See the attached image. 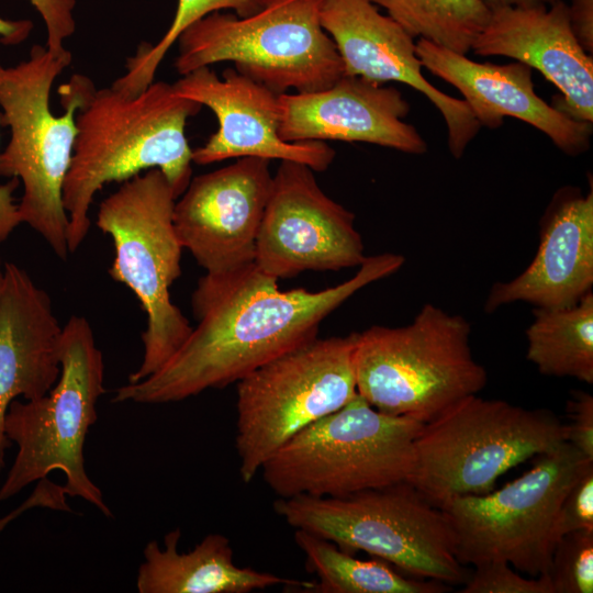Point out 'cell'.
<instances>
[{
	"label": "cell",
	"mask_w": 593,
	"mask_h": 593,
	"mask_svg": "<svg viewBox=\"0 0 593 593\" xmlns=\"http://www.w3.org/2000/svg\"><path fill=\"white\" fill-rule=\"evenodd\" d=\"M471 51L537 69L560 92L552 107L574 121L593 123V58L575 38L563 0L549 7L491 10Z\"/></svg>",
	"instance_id": "obj_18"
},
{
	"label": "cell",
	"mask_w": 593,
	"mask_h": 593,
	"mask_svg": "<svg viewBox=\"0 0 593 593\" xmlns=\"http://www.w3.org/2000/svg\"><path fill=\"white\" fill-rule=\"evenodd\" d=\"M355 343L356 332L316 337L237 382L235 446L244 483L295 434L357 394Z\"/></svg>",
	"instance_id": "obj_12"
},
{
	"label": "cell",
	"mask_w": 593,
	"mask_h": 593,
	"mask_svg": "<svg viewBox=\"0 0 593 593\" xmlns=\"http://www.w3.org/2000/svg\"><path fill=\"white\" fill-rule=\"evenodd\" d=\"M578 530H593V462L571 485L558 512L559 538Z\"/></svg>",
	"instance_id": "obj_29"
},
{
	"label": "cell",
	"mask_w": 593,
	"mask_h": 593,
	"mask_svg": "<svg viewBox=\"0 0 593 593\" xmlns=\"http://www.w3.org/2000/svg\"><path fill=\"white\" fill-rule=\"evenodd\" d=\"M571 30L582 46L592 55L593 52V0H571L568 4Z\"/></svg>",
	"instance_id": "obj_32"
},
{
	"label": "cell",
	"mask_w": 593,
	"mask_h": 593,
	"mask_svg": "<svg viewBox=\"0 0 593 593\" xmlns=\"http://www.w3.org/2000/svg\"><path fill=\"white\" fill-rule=\"evenodd\" d=\"M424 423L385 414L357 393L303 428L261 466L278 497L345 496L406 482Z\"/></svg>",
	"instance_id": "obj_8"
},
{
	"label": "cell",
	"mask_w": 593,
	"mask_h": 593,
	"mask_svg": "<svg viewBox=\"0 0 593 593\" xmlns=\"http://www.w3.org/2000/svg\"><path fill=\"white\" fill-rule=\"evenodd\" d=\"M413 37L467 55L491 10L481 0H369Z\"/></svg>",
	"instance_id": "obj_25"
},
{
	"label": "cell",
	"mask_w": 593,
	"mask_h": 593,
	"mask_svg": "<svg viewBox=\"0 0 593 593\" xmlns=\"http://www.w3.org/2000/svg\"><path fill=\"white\" fill-rule=\"evenodd\" d=\"M470 334L463 316L432 303L405 326L373 325L356 333L357 393L385 414L430 422L486 384Z\"/></svg>",
	"instance_id": "obj_4"
},
{
	"label": "cell",
	"mask_w": 593,
	"mask_h": 593,
	"mask_svg": "<svg viewBox=\"0 0 593 593\" xmlns=\"http://www.w3.org/2000/svg\"><path fill=\"white\" fill-rule=\"evenodd\" d=\"M201 109L166 81L154 80L136 94L111 86L93 89L76 116L77 136L63 187L70 254L85 240L91 204L105 184L157 168L180 197L192 178L186 125Z\"/></svg>",
	"instance_id": "obj_2"
},
{
	"label": "cell",
	"mask_w": 593,
	"mask_h": 593,
	"mask_svg": "<svg viewBox=\"0 0 593 593\" xmlns=\"http://www.w3.org/2000/svg\"><path fill=\"white\" fill-rule=\"evenodd\" d=\"M269 163L258 157L237 158L191 178L176 200L177 237L206 273L225 275L254 262L272 183Z\"/></svg>",
	"instance_id": "obj_14"
},
{
	"label": "cell",
	"mask_w": 593,
	"mask_h": 593,
	"mask_svg": "<svg viewBox=\"0 0 593 593\" xmlns=\"http://www.w3.org/2000/svg\"><path fill=\"white\" fill-rule=\"evenodd\" d=\"M176 44L174 67L180 76L230 61L278 94L315 92L344 75L320 22V0H260L245 16L216 11L184 29Z\"/></svg>",
	"instance_id": "obj_7"
},
{
	"label": "cell",
	"mask_w": 593,
	"mask_h": 593,
	"mask_svg": "<svg viewBox=\"0 0 593 593\" xmlns=\"http://www.w3.org/2000/svg\"><path fill=\"white\" fill-rule=\"evenodd\" d=\"M180 538L176 528L165 535L164 548L156 540L145 546L136 577L139 593H248L276 585L291 591L304 583L238 567L224 535L209 534L187 552L178 551Z\"/></svg>",
	"instance_id": "obj_22"
},
{
	"label": "cell",
	"mask_w": 593,
	"mask_h": 593,
	"mask_svg": "<svg viewBox=\"0 0 593 593\" xmlns=\"http://www.w3.org/2000/svg\"><path fill=\"white\" fill-rule=\"evenodd\" d=\"M71 61L67 48L54 53L35 44L18 64H0L1 125L10 132L0 152V177L19 179L21 224L38 233L63 260L70 254L63 187L77 136L76 116L96 88L88 77L74 75L59 90L64 112L53 113L52 88Z\"/></svg>",
	"instance_id": "obj_3"
},
{
	"label": "cell",
	"mask_w": 593,
	"mask_h": 593,
	"mask_svg": "<svg viewBox=\"0 0 593 593\" xmlns=\"http://www.w3.org/2000/svg\"><path fill=\"white\" fill-rule=\"evenodd\" d=\"M33 29L34 24L29 19L10 20L0 16V44L20 45L30 37Z\"/></svg>",
	"instance_id": "obj_34"
},
{
	"label": "cell",
	"mask_w": 593,
	"mask_h": 593,
	"mask_svg": "<svg viewBox=\"0 0 593 593\" xmlns=\"http://www.w3.org/2000/svg\"><path fill=\"white\" fill-rule=\"evenodd\" d=\"M526 358L544 376L593 383V293L556 309L535 307Z\"/></svg>",
	"instance_id": "obj_24"
},
{
	"label": "cell",
	"mask_w": 593,
	"mask_h": 593,
	"mask_svg": "<svg viewBox=\"0 0 593 593\" xmlns=\"http://www.w3.org/2000/svg\"><path fill=\"white\" fill-rule=\"evenodd\" d=\"M553 593L593 592V530L562 535L546 572Z\"/></svg>",
	"instance_id": "obj_27"
},
{
	"label": "cell",
	"mask_w": 593,
	"mask_h": 593,
	"mask_svg": "<svg viewBox=\"0 0 593 593\" xmlns=\"http://www.w3.org/2000/svg\"><path fill=\"white\" fill-rule=\"evenodd\" d=\"M410 104L394 87L343 75L315 92L279 94V135L294 142H360L423 155L427 143L403 119Z\"/></svg>",
	"instance_id": "obj_17"
},
{
	"label": "cell",
	"mask_w": 593,
	"mask_h": 593,
	"mask_svg": "<svg viewBox=\"0 0 593 593\" xmlns=\"http://www.w3.org/2000/svg\"><path fill=\"white\" fill-rule=\"evenodd\" d=\"M320 22L335 44L344 75L401 82L440 112L450 154L460 158L481 125L465 100L434 87L422 72L414 37L369 0H320Z\"/></svg>",
	"instance_id": "obj_15"
},
{
	"label": "cell",
	"mask_w": 593,
	"mask_h": 593,
	"mask_svg": "<svg viewBox=\"0 0 593 593\" xmlns=\"http://www.w3.org/2000/svg\"><path fill=\"white\" fill-rule=\"evenodd\" d=\"M41 15L46 29V47L65 51V42L76 32V0H27Z\"/></svg>",
	"instance_id": "obj_30"
},
{
	"label": "cell",
	"mask_w": 593,
	"mask_h": 593,
	"mask_svg": "<svg viewBox=\"0 0 593 593\" xmlns=\"http://www.w3.org/2000/svg\"><path fill=\"white\" fill-rule=\"evenodd\" d=\"M3 283H4V266H2L1 258H0V298L3 290Z\"/></svg>",
	"instance_id": "obj_37"
},
{
	"label": "cell",
	"mask_w": 593,
	"mask_h": 593,
	"mask_svg": "<svg viewBox=\"0 0 593 593\" xmlns=\"http://www.w3.org/2000/svg\"><path fill=\"white\" fill-rule=\"evenodd\" d=\"M399 254L367 256L348 280L320 291H281L255 262L205 273L191 296L198 323L153 374L116 389L113 402L165 404L225 388L317 337L321 322L366 286L398 271Z\"/></svg>",
	"instance_id": "obj_1"
},
{
	"label": "cell",
	"mask_w": 593,
	"mask_h": 593,
	"mask_svg": "<svg viewBox=\"0 0 593 593\" xmlns=\"http://www.w3.org/2000/svg\"><path fill=\"white\" fill-rule=\"evenodd\" d=\"M172 85L177 94L209 108L219 123L217 131L192 150L197 165L258 157L292 160L321 172L335 158V150L325 142L283 141L279 135V94L235 68H226L220 77L210 67H202Z\"/></svg>",
	"instance_id": "obj_16"
},
{
	"label": "cell",
	"mask_w": 593,
	"mask_h": 593,
	"mask_svg": "<svg viewBox=\"0 0 593 593\" xmlns=\"http://www.w3.org/2000/svg\"><path fill=\"white\" fill-rule=\"evenodd\" d=\"M593 462L568 441L536 456L532 469L499 490L445 503L456 556L463 566L502 560L533 578L548 570L559 539L561 502Z\"/></svg>",
	"instance_id": "obj_11"
},
{
	"label": "cell",
	"mask_w": 593,
	"mask_h": 593,
	"mask_svg": "<svg viewBox=\"0 0 593 593\" xmlns=\"http://www.w3.org/2000/svg\"><path fill=\"white\" fill-rule=\"evenodd\" d=\"M294 541L304 553L306 568L318 581L306 593H443L448 584L405 577L390 563L376 558L360 560L333 541L295 529Z\"/></svg>",
	"instance_id": "obj_23"
},
{
	"label": "cell",
	"mask_w": 593,
	"mask_h": 593,
	"mask_svg": "<svg viewBox=\"0 0 593 593\" xmlns=\"http://www.w3.org/2000/svg\"><path fill=\"white\" fill-rule=\"evenodd\" d=\"M19 513L13 510L4 517L0 518V533L5 528V526L13 521V518L18 517Z\"/></svg>",
	"instance_id": "obj_36"
},
{
	"label": "cell",
	"mask_w": 593,
	"mask_h": 593,
	"mask_svg": "<svg viewBox=\"0 0 593 593\" xmlns=\"http://www.w3.org/2000/svg\"><path fill=\"white\" fill-rule=\"evenodd\" d=\"M60 366L57 382L45 395L14 400L8 409L4 432L18 451L0 486V502L59 470L67 496L80 497L111 517L85 465L86 437L104 393L103 356L85 316L72 315L63 326Z\"/></svg>",
	"instance_id": "obj_5"
},
{
	"label": "cell",
	"mask_w": 593,
	"mask_h": 593,
	"mask_svg": "<svg viewBox=\"0 0 593 593\" xmlns=\"http://www.w3.org/2000/svg\"><path fill=\"white\" fill-rule=\"evenodd\" d=\"M539 245L530 264L515 278L495 282L485 313L515 302L534 307L571 306L592 292L593 188L557 190L540 220Z\"/></svg>",
	"instance_id": "obj_19"
},
{
	"label": "cell",
	"mask_w": 593,
	"mask_h": 593,
	"mask_svg": "<svg viewBox=\"0 0 593 593\" xmlns=\"http://www.w3.org/2000/svg\"><path fill=\"white\" fill-rule=\"evenodd\" d=\"M490 10L505 7H549L561 0H481Z\"/></svg>",
	"instance_id": "obj_35"
},
{
	"label": "cell",
	"mask_w": 593,
	"mask_h": 593,
	"mask_svg": "<svg viewBox=\"0 0 593 593\" xmlns=\"http://www.w3.org/2000/svg\"><path fill=\"white\" fill-rule=\"evenodd\" d=\"M259 5L260 0H178L166 33L155 44L143 42L136 53L126 58L125 72L111 87L125 94L141 92L155 80L160 63L189 25L216 11L231 10L238 16H245L257 11Z\"/></svg>",
	"instance_id": "obj_26"
},
{
	"label": "cell",
	"mask_w": 593,
	"mask_h": 593,
	"mask_svg": "<svg viewBox=\"0 0 593 593\" xmlns=\"http://www.w3.org/2000/svg\"><path fill=\"white\" fill-rule=\"evenodd\" d=\"M416 53L424 68L460 91L481 126L495 130L511 116L539 130L569 156L590 148L592 124L574 121L541 99L529 66L479 63L424 38L416 42Z\"/></svg>",
	"instance_id": "obj_20"
},
{
	"label": "cell",
	"mask_w": 593,
	"mask_h": 593,
	"mask_svg": "<svg viewBox=\"0 0 593 593\" xmlns=\"http://www.w3.org/2000/svg\"><path fill=\"white\" fill-rule=\"evenodd\" d=\"M314 172L281 160L272 175L254 262L277 280L359 267L367 257L354 213L321 189Z\"/></svg>",
	"instance_id": "obj_13"
},
{
	"label": "cell",
	"mask_w": 593,
	"mask_h": 593,
	"mask_svg": "<svg viewBox=\"0 0 593 593\" xmlns=\"http://www.w3.org/2000/svg\"><path fill=\"white\" fill-rule=\"evenodd\" d=\"M273 510L294 529L366 551L410 577L460 584L469 575L444 512L407 482L337 497H279Z\"/></svg>",
	"instance_id": "obj_9"
},
{
	"label": "cell",
	"mask_w": 593,
	"mask_h": 593,
	"mask_svg": "<svg viewBox=\"0 0 593 593\" xmlns=\"http://www.w3.org/2000/svg\"><path fill=\"white\" fill-rule=\"evenodd\" d=\"M1 125V118H0ZM20 186L16 178L0 184V244L21 224L18 213V202L13 197Z\"/></svg>",
	"instance_id": "obj_33"
},
{
	"label": "cell",
	"mask_w": 593,
	"mask_h": 593,
	"mask_svg": "<svg viewBox=\"0 0 593 593\" xmlns=\"http://www.w3.org/2000/svg\"><path fill=\"white\" fill-rule=\"evenodd\" d=\"M63 326L49 295L27 272L4 264L0 298V472L10 446L4 419L18 396L35 400L45 395L60 376Z\"/></svg>",
	"instance_id": "obj_21"
},
{
	"label": "cell",
	"mask_w": 593,
	"mask_h": 593,
	"mask_svg": "<svg viewBox=\"0 0 593 593\" xmlns=\"http://www.w3.org/2000/svg\"><path fill=\"white\" fill-rule=\"evenodd\" d=\"M474 568L460 593H553L546 573L527 579L502 560L484 562Z\"/></svg>",
	"instance_id": "obj_28"
},
{
	"label": "cell",
	"mask_w": 593,
	"mask_h": 593,
	"mask_svg": "<svg viewBox=\"0 0 593 593\" xmlns=\"http://www.w3.org/2000/svg\"><path fill=\"white\" fill-rule=\"evenodd\" d=\"M569 423H564L566 441L593 459V396L577 390L567 402Z\"/></svg>",
	"instance_id": "obj_31"
},
{
	"label": "cell",
	"mask_w": 593,
	"mask_h": 593,
	"mask_svg": "<svg viewBox=\"0 0 593 593\" xmlns=\"http://www.w3.org/2000/svg\"><path fill=\"white\" fill-rule=\"evenodd\" d=\"M176 200L164 174L154 168L121 182L98 209L97 226L114 247L109 276L133 291L146 314L142 362L128 383L156 372L192 331L169 292L181 275L183 249L172 220Z\"/></svg>",
	"instance_id": "obj_10"
},
{
	"label": "cell",
	"mask_w": 593,
	"mask_h": 593,
	"mask_svg": "<svg viewBox=\"0 0 593 593\" xmlns=\"http://www.w3.org/2000/svg\"><path fill=\"white\" fill-rule=\"evenodd\" d=\"M566 441L551 411L467 396L423 425L406 482L437 507L494 490L512 468Z\"/></svg>",
	"instance_id": "obj_6"
}]
</instances>
